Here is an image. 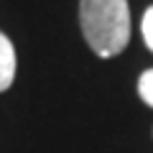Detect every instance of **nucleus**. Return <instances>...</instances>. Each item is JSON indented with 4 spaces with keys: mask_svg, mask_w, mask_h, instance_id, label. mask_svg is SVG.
<instances>
[{
    "mask_svg": "<svg viewBox=\"0 0 153 153\" xmlns=\"http://www.w3.org/2000/svg\"><path fill=\"white\" fill-rule=\"evenodd\" d=\"M79 23L89 49L102 59L117 56L130 41L128 0H79Z\"/></svg>",
    "mask_w": 153,
    "mask_h": 153,
    "instance_id": "f257e3e1",
    "label": "nucleus"
},
{
    "mask_svg": "<svg viewBox=\"0 0 153 153\" xmlns=\"http://www.w3.org/2000/svg\"><path fill=\"white\" fill-rule=\"evenodd\" d=\"M13 76H16V49L10 38L0 33V92H5L13 84Z\"/></svg>",
    "mask_w": 153,
    "mask_h": 153,
    "instance_id": "f03ea898",
    "label": "nucleus"
},
{
    "mask_svg": "<svg viewBox=\"0 0 153 153\" xmlns=\"http://www.w3.org/2000/svg\"><path fill=\"white\" fill-rule=\"evenodd\" d=\"M138 94H140V100L146 105L153 107V69L140 74V79H138Z\"/></svg>",
    "mask_w": 153,
    "mask_h": 153,
    "instance_id": "7ed1b4c3",
    "label": "nucleus"
},
{
    "mask_svg": "<svg viewBox=\"0 0 153 153\" xmlns=\"http://www.w3.org/2000/svg\"><path fill=\"white\" fill-rule=\"evenodd\" d=\"M140 31H143V41L146 46L153 51V5L143 13V21H140Z\"/></svg>",
    "mask_w": 153,
    "mask_h": 153,
    "instance_id": "20e7f679",
    "label": "nucleus"
}]
</instances>
